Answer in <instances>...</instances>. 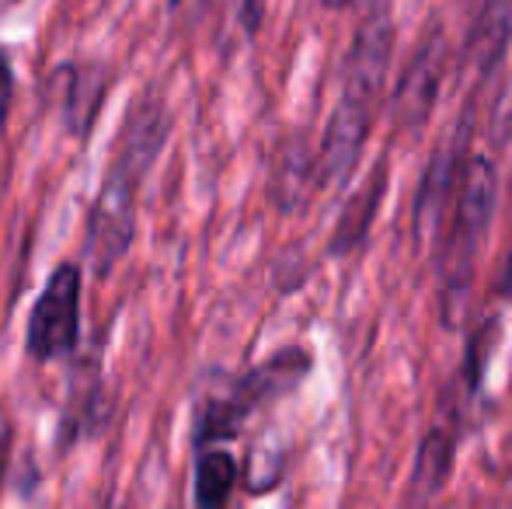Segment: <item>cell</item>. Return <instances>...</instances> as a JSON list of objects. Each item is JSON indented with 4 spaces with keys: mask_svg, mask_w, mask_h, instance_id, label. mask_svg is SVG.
Instances as JSON below:
<instances>
[{
    "mask_svg": "<svg viewBox=\"0 0 512 509\" xmlns=\"http://www.w3.org/2000/svg\"><path fill=\"white\" fill-rule=\"evenodd\" d=\"M81 332V272L77 265H60L49 276L39 304L28 318V353L35 360H56L77 346Z\"/></svg>",
    "mask_w": 512,
    "mask_h": 509,
    "instance_id": "obj_4",
    "label": "cell"
},
{
    "mask_svg": "<svg viewBox=\"0 0 512 509\" xmlns=\"http://www.w3.org/2000/svg\"><path fill=\"white\" fill-rule=\"evenodd\" d=\"M453 461V440L446 433V426H436L422 443V454H418L415 468V499H432L443 489V478L450 471Z\"/></svg>",
    "mask_w": 512,
    "mask_h": 509,
    "instance_id": "obj_7",
    "label": "cell"
},
{
    "mask_svg": "<svg viewBox=\"0 0 512 509\" xmlns=\"http://www.w3.org/2000/svg\"><path fill=\"white\" fill-rule=\"evenodd\" d=\"M234 478H237L234 457L227 450H206L196 468V499L203 506L227 503L230 489H234Z\"/></svg>",
    "mask_w": 512,
    "mask_h": 509,
    "instance_id": "obj_8",
    "label": "cell"
},
{
    "mask_svg": "<svg viewBox=\"0 0 512 509\" xmlns=\"http://www.w3.org/2000/svg\"><path fill=\"white\" fill-rule=\"evenodd\" d=\"M443 60H446V42L439 32H432L418 46L415 60L408 63L405 77H401L398 95H394V116H398L401 126H418L432 112L439 77H443Z\"/></svg>",
    "mask_w": 512,
    "mask_h": 509,
    "instance_id": "obj_6",
    "label": "cell"
},
{
    "mask_svg": "<svg viewBox=\"0 0 512 509\" xmlns=\"http://www.w3.org/2000/svg\"><path fill=\"white\" fill-rule=\"evenodd\" d=\"M304 370H307L304 353H283L272 363H265V367H258L248 381H241V387H237L227 401H220V405L209 408L199 436H203V440L234 436L237 426H241V419L258 405V401H265L269 394H279V391H286V387H293L300 377H304Z\"/></svg>",
    "mask_w": 512,
    "mask_h": 509,
    "instance_id": "obj_5",
    "label": "cell"
},
{
    "mask_svg": "<svg viewBox=\"0 0 512 509\" xmlns=\"http://www.w3.org/2000/svg\"><path fill=\"white\" fill-rule=\"evenodd\" d=\"M387 60H391V21H387V14H373L349 53L342 98H338L335 119H331L328 136H324V147H321L324 182L345 178L352 171V164L359 161L366 129H370L373 105H377V95L384 88Z\"/></svg>",
    "mask_w": 512,
    "mask_h": 509,
    "instance_id": "obj_1",
    "label": "cell"
},
{
    "mask_svg": "<svg viewBox=\"0 0 512 509\" xmlns=\"http://www.w3.org/2000/svg\"><path fill=\"white\" fill-rule=\"evenodd\" d=\"M495 210V168L485 157H471L460 171L457 203H453V231L446 245V293H464L474 272V255L485 241L488 220Z\"/></svg>",
    "mask_w": 512,
    "mask_h": 509,
    "instance_id": "obj_3",
    "label": "cell"
},
{
    "mask_svg": "<svg viewBox=\"0 0 512 509\" xmlns=\"http://www.w3.org/2000/svg\"><path fill=\"white\" fill-rule=\"evenodd\" d=\"M7 447H11V426L0 415V478H4V464H7Z\"/></svg>",
    "mask_w": 512,
    "mask_h": 509,
    "instance_id": "obj_10",
    "label": "cell"
},
{
    "mask_svg": "<svg viewBox=\"0 0 512 509\" xmlns=\"http://www.w3.org/2000/svg\"><path fill=\"white\" fill-rule=\"evenodd\" d=\"M11 98H14V70H11L7 53L0 49V133H4L7 112H11Z\"/></svg>",
    "mask_w": 512,
    "mask_h": 509,
    "instance_id": "obj_9",
    "label": "cell"
},
{
    "mask_svg": "<svg viewBox=\"0 0 512 509\" xmlns=\"http://www.w3.org/2000/svg\"><path fill=\"white\" fill-rule=\"evenodd\" d=\"M133 123L126 126V140H122L119 161H115L112 175H108L98 206L91 213V234H88V258L95 262V272L105 276L112 265L119 262L122 252L129 248L133 238V220H136V182L154 161L157 147H161V109L136 112L129 116Z\"/></svg>",
    "mask_w": 512,
    "mask_h": 509,
    "instance_id": "obj_2",
    "label": "cell"
}]
</instances>
